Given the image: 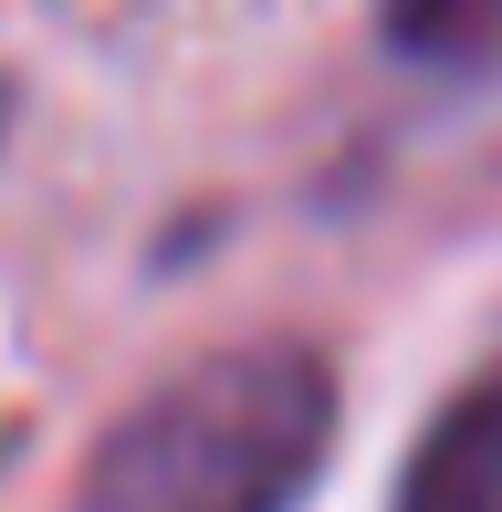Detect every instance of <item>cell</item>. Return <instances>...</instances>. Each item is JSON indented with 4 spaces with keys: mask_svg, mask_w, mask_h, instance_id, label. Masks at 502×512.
<instances>
[{
    "mask_svg": "<svg viewBox=\"0 0 502 512\" xmlns=\"http://www.w3.org/2000/svg\"><path fill=\"white\" fill-rule=\"evenodd\" d=\"M335 439V366L314 345H220L147 387L84 460L74 512H293Z\"/></svg>",
    "mask_w": 502,
    "mask_h": 512,
    "instance_id": "cell-1",
    "label": "cell"
},
{
    "mask_svg": "<svg viewBox=\"0 0 502 512\" xmlns=\"http://www.w3.org/2000/svg\"><path fill=\"white\" fill-rule=\"evenodd\" d=\"M398 512H502V356L429 418L398 471Z\"/></svg>",
    "mask_w": 502,
    "mask_h": 512,
    "instance_id": "cell-2",
    "label": "cell"
},
{
    "mask_svg": "<svg viewBox=\"0 0 502 512\" xmlns=\"http://www.w3.org/2000/svg\"><path fill=\"white\" fill-rule=\"evenodd\" d=\"M387 32L419 63H492L502 53V0H387Z\"/></svg>",
    "mask_w": 502,
    "mask_h": 512,
    "instance_id": "cell-3",
    "label": "cell"
},
{
    "mask_svg": "<svg viewBox=\"0 0 502 512\" xmlns=\"http://www.w3.org/2000/svg\"><path fill=\"white\" fill-rule=\"evenodd\" d=\"M0 126H11V95H0Z\"/></svg>",
    "mask_w": 502,
    "mask_h": 512,
    "instance_id": "cell-4",
    "label": "cell"
}]
</instances>
